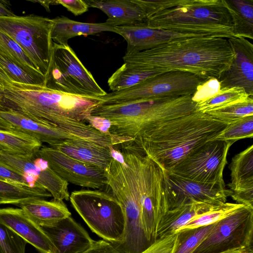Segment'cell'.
<instances>
[{
	"mask_svg": "<svg viewBox=\"0 0 253 253\" xmlns=\"http://www.w3.org/2000/svg\"><path fill=\"white\" fill-rule=\"evenodd\" d=\"M99 97L64 93L40 84L13 81L0 90V111H11L35 122L59 128L81 139L108 147L113 146L110 135L88 124Z\"/></svg>",
	"mask_w": 253,
	"mask_h": 253,
	"instance_id": "cell-1",
	"label": "cell"
},
{
	"mask_svg": "<svg viewBox=\"0 0 253 253\" xmlns=\"http://www.w3.org/2000/svg\"><path fill=\"white\" fill-rule=\"evenodd\" d=\"M234 57L228 38L204 37L173 40L126 53L123 59L125 63L138 70L159 73L180 71L207 81L217 79Z\"/></svg>",
	"mask_w": 253,
	"mask_h": 253,
	"instance_id": "cell-2",
	"label": "cell"
},
{
	"mask_svg": "<svg viewBox=\"0 0 253 253\" xmlns=\"http://www.w3.org/2000/svg\"><path fill=\"white\" fill-rule=\"evenodd\" d=\"M228 125L206 113L189 115L155 124L126 143L169 170L193 151L214 140Z\"/></svg>",
	"mask_w": 253,
	"mask_h": 253,
	"instance_id": "cell-3",
	"label": "cell"
},
{
	"mask_svg": "<svg viewBox=\"0 0 253 253\" xmlns=\"http://www.w3.org/2000/svg\"><path fill=\"white\" fill-rule=\"evenodd\" d=\"M146 17V27L234 37L230 14L223 0H133Z\"/></svg>",
	"mask_w": 253,
	"mask_h": 253,
	"instance_id": "cell-4",
	"label": "cell"
},
{
	"mask_svg": "<svg viewBox=\"0 0 253 253\" xmlns=\"http://www.w3.org/2000/svg\"><path fill=\"white\" fill-rule=\"evenodd\" d=\"M193 95L169 97L119 105H97L91 116L110 123L109 134L113 146L134 139L143 131L162 122L196 111Z\"/></svg>",
	"mask_w": 253,
	"mask_h": 253,
	"instance_id": "cell-5",
	"label": "cell"
},
{
	"mask_svg": "<svg viewBox=\"0 0 253 253\" xmlns=\"http://www.w3.org/2000/svg\"><path fill=\"white\" fill-rule=\"evenodd\" d=\"M70 201L90 230L114 245L123 239L125 218L122 206L110 192L81 189L71 192Z\"/></svg>",
	"mask_w": 253,
	"mask_h": 253,
	"instance_id": "cell-6",
	"label": "cell"
},
{
	"mask_svg": "<svg viewBox=\"0 0 253 253\" xmlns=\"http://www.w3.org/2000/svg\"><path fill=\"white\" fill-rule=\"evenodd\" d=\"M52 19L35 15L0 17V31L14 41L46 78L53 42Z\"/></svg>",
	"mask_w": 253,
	"mask_h": 253,
	"instance_id": "cell-7",
	"label": "cell"
},
{
	"mask_svg": "<svg viewBox=\"0 0 253 253\" xmlns=\"http://www.w3.org/2000/svg\"><path fill=\"white\" fill-rule=\"evenodd\" d=\"M206 81L191 73L174 71L161 73L131 87L107 93L99 104L119 105L157 98L193 95Z\"/></svg>",
	"mask_w": 253,
	"mask_h": 253,
	"instance_id": "cell-8",
	"label": "cell"
},
{
	"mask_svg": "<svg viewBox=\"0 0 253 253\" xmlns=\"http://www.w3.org/2000/svg\"><path fill=\"white\" fill-rule=\"evenodd\" d=\"M45 85L64 93L101 97L106 92L68 45L53 43Z\"/></svg>",
	"mask_w": 253,
	"mask_h": 253,
	"instance_id": "cell-9",
	"label": "cell"
},
{
	"mask_svg": "<svg viewBox=\"0 0 253 253\" xmlns=\"http://www.w3.org/2000/svg\"><path fill=\"white\" fill-rule=\"evenodd\" d=\"M253 208L243 206L214 223L192 253H219L237 248L253 251Z\"/></svg>",
	"mask_w": 253,
	"mask_h": 253,
	"instance_id": "cell-10",
	"label": "cell"
},
{
	"mask_svg": "<svg viewBox=\"0 0 253 253\" xmlns=\"http://www.w3.org/2000/svg\"><path fill=\"white\" fill-rule=\"evenodd\" d=\"M231 142L213 140L205 143L169 171L193 180L224 184L223 172Z\"/></svg>",
	"mask_w": 253,
	"mask_h": 253,
	"instance_id": "cell-11",
	"label": "cell"
},
{
	"mask_svg": "<svg viewBox=\"0 0 253 253\" xmlns=\"http://www.w3.org/2000/svg\"><path fill=\"white\" fill-rule=\"evenodd\" d=\"M107 186L122 206L126 222L122 241L112 245L120 253H141L151 244L145 235L138 201L115 176L107 177Z\"/></svg>",
	"mask_w": 253,
	"mask_h": 253,
	"instance_id": "cell-12",
	"label": "cell"
},
{
	"mask_svg": "<svg viewBox=\"0 0 253 253\" xmlns=\"http://www.w3.org/2000/svg\"><path fill=\"white\" fill-rule=\"evenodd\" d=\"M38 156L68 183L93 189H103L107 185L104 169L75 159L49 146H42Z\"/></svg>",
	"mask_w": 253,
	"mask_h": 253,
	"instance_id": "cell-13",
	"label": "cell"
},
{
	"mask_svg": "<svg viewBox=\"0 0 253 253\" xmlns=\"http://www.w3.org/2000/svg\"><path fill=\"white\" fill-rule=\"evenodd\" d=\"M0 160L23 174L31 187L41 186L53 199L69 200L68 183L49 166L48 163L36 154L16 155L0 150Z\"/></svg>",
	"mask_w": 253,
	"mask_h": 253,
	"instance_id": "cell-14",
	"label": "cell"
},
{
	"mask_svg": "<svg viewBox=\"0 0 253 253\" xmlns=\"http://www.w3.org/2000/svg\"><path fill=\"white\" fill-rule=\"evenodd\" d=\"M165 176L169 210L192 202L224 203L232 192L225 184L198 182L167 170Z\"/></svg>",
	"mask_w": 253,
	"mask_h": 253,
	"instance_id": "cell-15",
	"label": "cell"
},
{
	"mask_svg": "<svg viewBox=\"0 0 253 253\" xmlns=\"http://www.w3.org/2000/svg\"><path fill=\"white\" fill-rule=\"evenodd\" d=\"M229 42L234 52L229 67L217 79L220 89L239 87L253 96V44L247 39L232 37Z\"/></svg>",
	"mask_w": 253,
	"mask_h": 253,
	"instance_id": "cell-16",
	"label": "cell"
},
{
	"mask_svg": "<svg viewBox=\"0 0 253 253\" xmlns=\"http://www.w3.org/2000/svg\"><path fill=\"white\" fill-rule=\"evenodd\" d=\"M114 33L121 35L126 41L127 48L126 53L145 50L176 40L213 37L204 33L181 32L142 26H117L114 28Z\"/></svg>",
	"mask_w": 253,
	"mask_h": 253,
	"instance_id": "cell-17",
	"label": "cell"
},
{
	"mask_svg": "<svg viewBox=\"0 0 253 253\" xmlns=\"http://www.w3.org/2000/svg\"><path fill=\"white\" fill-rule=\"evenodd\" d=\"M0 222L32 245L40 253H57L55 247L42 227L21 208H0Z\"/></svg>",
	"mask_w": 253,
	"mask_h": 253,
	"instance_id": "cell-18",
	"label": "cell"
},
{
	"mask_svg": "<svg viewBox=\"0 0 253 253\" xmlns=\"http://www.w3.org/2000/svg\"><path fill=\"white\" fill-rule=\"evenodd\" d=\"M42 228L55 247L57 253H82L94 242L84 228L71 216Z\"/></svg>",
	"mask_w": 253,
	"mask_h": 253,
	"instance_id": "cell-19",
	"label": "cell"
},
{
	"mask_svg": "<svg viewBox=\"0 0 253 253\" xmlns=\"http://www.w3.org/2000/svg\"><path fill=\"white\" fill-rule=\"evenodd\" d=\"M89 7L100 9L108 17L105 22L115 27L122 26H146V17L133 0H85Z\"/></svg>",
	"mask_w": 253,
	"mask_h": 253,
	"instance_id": "cell-20",
	"label": "cell"
},
{
	"mask_svg": "<svg viewBox=\"0 0 253 253\" xmlns=\"http://www.w3.org/2000/svg\"><path fill=\"white\" fill-rule=\"evenodd\" d=\"M0 117L10 124L13 130L28 134L51 147L66 139L79 138L58 127L35 122L11 111H0Z\"/></svg>",
	"mask_w": 253,
	"mask_h": 253,
	"instance_id": "cell-21",
	"label": "cell"
},
{
	"mask_svg": "<svg viewBox=\"0 0 253 253\" xmlns=\"http://www.w3.org/2000/svg\"><path fill=\"white\" fill-rule=\"evenodd\" d=\"M52 147L75 159L104 169L113 159L110 147L81 138L66 139Z\"/></svg>",
	"mask_w": 253,
	"mask_h": 253,
	"instance_id": "cell-22",
	"label": "cell"
},
{
	"mask_svg": "<svg viewBox=\"0 0 253 253\" xmlns=\"http://www.w3.org/2000/svg\"><path fill=\"white\" fill-rule=\"evenodd\" d=\"M52 20L51 38L53 43L60 45H68L69 39L77 36L94 35L103 32H114L115 27L105 22L84 23L63 16H57Z\"/></svg>",
	"mask_w": 253,
	"mask_h": 253,
	"instance_id": "cell-23",
	"label": "cell"
},
{
	"mask_svg": "<svg viewBox=\"0 0 253 253\" xmlns=\"http://www.w3.org/2000/svg\"><path fill=\"white\" fill-rule=\"evenodd\" d=\"M222 204L192 202L169 210L161 222L157 239L178 233L182 227L193 218Z\"/></svg>",
	"mask_w": 253,
	"mask_h": 253,
	"instance_id": "cell-24",
	"label": "cell"
},
{
	"mask_svg": "<svg viewBox=\"0 0 253 253\" xmlns=\"http://www.w3.org/2000/svg\"><path fill=\"white\" fill-rule=\"evenodd\" d=\"M25 213L41 227L50 226L71 216L63 201L45 199L30 200L19 205Z\"/></svg>",
	"mask_w": 253,
	"mask_h": 253,
	"instance_id": "cell-25",
	"label": "cell"
},
{
	"mask_svg": "<svg viewBox=\"0 0 253 253\" xmlns=\"http://www.w3.org/2000/svg\"><path fill=\"white\" fill-rule=\"evenodd\" d=\"M229 168L230 190L235 191L253 187V145L233 157Z\"/></svg>",
	"mask_w": 253,
	"mask_h": 253,
	"instance_id": "cell-26",
	"label": "cell"
},
{
	"mask_svg": "<svg viewBox=\"0 0 253 253\" xmlns=\"http://www.w3.org/2000/svg\"><path fill=\"white\" fill-rule=\"evenodd\" d=\"M232 18L234 37L253 39V0H223Z\"/></svg>",
	"mask_w": 253,
	"mask_h": 253,
	"instance_id": "cell-27",
	"label": "cell"
},
{
	"mask_svg": "<svg viewBox=\"0 0 253 253\" xmlns=\"http://www.w3.org/2000/svg\"><path fill=\"white\" fill-rule=\"evenodd\" d=\"M42 146L40 141L26 133L16 130H0L1 150L8 154H36Z\"/></svg>",
	"mask_w": 253,
	"mask_h": 253,
	"instance_id": "cell-28",
	"label": "cell"
},
{
	"mask_svg": "<svg viewBox=\"0 0 253 253\" xmlns=\"http://www.w3.org/2000/svg\"><path fill=\"white\" fill-rule=\"evenodd\" d=\"M51 196L50 193L41 186H24L0 180V205L11 204L18 207L30 200Z\"/></svg>",
	"mask_w": 253,
	"mask_h": 253,
	"instance_id": "cell-29",
	"label": "cell"
},
{
	"mask_svg": "<svg viewBox=\"0 0 253 253\" xmlns=\"http://www.w3.org/2000/svg\"><path fill=\"white\" fill-rule=\"evenodd\" d=\"M0 54L18 65L41 84L45 85V76L38 70L20 47L0 31Z\"/></svg>",
	"mask_w": 253,
	"mask_h": 253,
	"instance_id": "cell-30",
	"label": "cell"
},
{
	"mask_svg": "<svg viewBox=\"0 0 253 253\" xmlns=\"http://www.w3.org/2000/svg\"><path fill=\"white\" fill-rule=\"evenodd\" d=\"M160 73L135 69L124 63L108 79V84L112 92L119 91L131 87Z\"/></svg>",
	"mask_w": 253,
	"mask_h": 253,
	"instance_id": "cell-31",
	"label": "cell"
},
{
	"mask_svg": "<svg viewBox=\"0 0 253 253\" xmlns=\"http://www.w3.org/2000/svg\"><path fill=\"white\" fill-rule=\"evenodd\" d=\"M249 96L241 88L232 87L220 89L212 96L196 102V111L205 113L243 101Z\"/></svg>",
	"mask_w": 253,
	"mask_h": 253,
	"instance_id": "cell-32",
	"label": "cell"
},
{
	"mask_svg": "<svg viewBox=\"0 0 253 253\" xmlns=\"http://www.w3.org/2000/svg\"><path fill=\"white\" fill-rule=\"evenodd\" d=\"M211 118L228 125L244 117L253 116V96L222 108L205 113Z\"/></svg>",
	"mask_w": 253,
	"mask_h": 253,
	"instance_id": "cell-33",
	"label": "cell"
},
{
	"mask_svg": "<svg viewBox=\"0 0 253 253\" xmlns=\"http://www.w3.org/2000/svg\"><path fill=\"white\" fill-rule=\"evenodd\" d=\"M245 206L238 203L225 202L216 208L199 215L190 220L179 231L194 229L215 223Z\"/></svg>",
	"mask_w": 253,
	"mask_h": 253,
	"instance_id": "cell-34",
	"label": "cell"
},
{
	"mask_svg": "<svg viewBox=\"0 0 253 253\" xmlns=\"http://www.w3.org/2000/svg\"><path fill=\"white\" fill-rule=\"evenodd\" d=\"M253 136V116H248L229 124L214 139L235 142Z\"/></svg>",
	"mask_w": 253,
	"mask_h": 253,
	"instance_id": "cell-35",
	"label": "cell"
},
{
	"mask_svg": "<svg viewBox=\"0 0 253 253\" xmlns=\"http://www.w3.org/2000/svg\"><path fill=\"white\" fill-rule=\"evenodd\" d=\"M214 225V223L178 232L179 244L174 253H192L208 236Z\"/></svg>",
	"mask_w": 253,
	"mask_h": 253,
	"instance_id": "cell-36",
	"label": "cell"
},
{
	"mask_svg": "<svg viewBox=\"0 0 253 253\" xmlns=\"http://www.w3.org/2000/svg\"><path fill=\"white\" fill-rule=\"evenodd\" d=\"M27 243L0 222V253H25Z\"/></svg>",
	"mask_w": 253,
	"mask_h": 253,
	"instance_id": "cell-37",
	"label": "cell"
},
{
	"mask_svg": "<svg viewBox=\"0 0 253 253\" xmlns=\"http://www.w3.org/2000/svg\"><path fill=\"white\" fill-rule=\"evenodd\" d=\"M0 66L14 81L26 84H42L18 65L0 54Z\"/></svg>",
	"mask_w": 253,
	"mask_h": 253,
	"instance_id": "cell-38",
	"label": "cell"
},
{
	"mask_svg": "<svg viewBox=\"0 0 253 253\" xmlns=\"http://www.w3.org/2000/svg\"><path fill=\"white\" fill-rule=\"evenodd\" d=\"M179 244L178 232L157 239L141 253H174Z\"/></svg>",
	"mask_w": 253,
	"mask_h": 253,
	"instance_id": "cell-39",
	"label": "cell"
},
{
	"mask_svg": "<svg viewBox=\"0 0 253 253\" xmlns=\"http://www.w3.org/2000/svg\"><path fill=\"white\" fill-rule=\"evenodd\" d=\"M0 180L19 185L31 186L28 180L23 174L1 160H0Z\"/></svg>",
	"mask_w": 253,
	"mask_h": 253,
	"instance_id": "cell-40",
	"label": "cell"
},
{
	"mask_svg": "<svg viewBox=\"0 0 253 253\" xmlns=\"http://www.w3.org/2000/svg\"><path fill=\"white\" fill-rule=\"evenodd\" d=\"M220 90L219 82L216 79H211L199 86L197 91L192 96V100L198 102L207 99Z\"/></svg>",
	"mask_w": 253,
	"mask_h": 253,
	"instance_id": "cell-41",
	"label": "cell"
},
{
	"mask_svg": "<svg viewBox=\"0 0 253 253\" xmlns=\"http://www.w3.org/2000/svg\"><path fill=\"white\" fill-rule=\"evenodd\" d=\"M54 4H60L75 16L81 15L86 12L89 8L84 0H56Z\"/></svg>",
	"mask_w": 253,
	"mask_h": 253,
	"instance_id": "cell-42",
	"label": "cell"
},
{
	"mask_svg": "<svg viewBox=\"0 0 253 253\" xmlns=\"http://www.w3.org/2000/svg\"><path fill=\"white\" fill-rule=\"evenodd\" d=\"M230 196L237 203L253 208V187L232 191Z\"/></svg>",
	"mask_w": 253,
	"mask_h": 253,
	"instance_id": "cell-43",
	"label": "cell"
},
{
	"mask_svg": "<svg viewBox=\"0 0 253 253\" xmlns=\"http://www.w3.org/2000/svg\"><path fill=\"white\" fill-rule=\"evenodd\" d=\"M82 253H120L112 244L104 240L94 241L92 246Z\"/></svg>",
	"mask_w": 253,
	"mask_h": 253,
	"instance_id": "cell-44",
	"label": "cell"
},
{
	"mask_svg": "<svg viewBox=\"0 0 253 253\" xmlns=\"http://www.w3.org/2000/svg\"><path fill=\"white\" fill-rule=\"evenodd\" d=\"M13 80L0 66V90L11 84Z\"/></svg>",
	"mask_w": 253,
	"mask_h": 253,
	"instance_id": "cell-45",
	"label": "cell"
},
{
	"mask_svg": "<svg viewBox=\"0 0 253 253\" xmlns=\"http://www.w3.org/2000/svg\"><path fill=\"white\" fill-rule=\"evenodd\" d=\"M15 14L10 11L8 7L4 3V1H0V16H11Z\"/></svg>",
	"mask_w": 253,
	"mask_h": 253,
	"instance_id": "cell-46",
	"label": "cell"
},
{
	"mask_svg": "<svg viewBox=\"0 0 253 253\" xmlns=\"http://www.w3.org/2000/svg\"><path fill=\"white\" fill-rule=\"evenodd\" d=\"M248 252L253 253V251H249L247 249L242 247L228 250L219 253H246Z\"/></svg>",
	"mask_w": 253,
	"mask_h": 253,
	"instance_id": "cell-47",
	"label": "cell"
},
{
	"mask_svg": "<svg viewBox=\"0 0 253 253\" xmlns=\"http://www.w3.org/2000/svg\"><path fill=\"white\" fill-rule=\"evenodd\" d=\"M9 124L0 117V130H6L8 128Z\"/></svg>",
	"mask_w": 253,
	"mask_h": 253,
	"instance_id": "cell-48",
	"label": "cell"
},
{
	"mask_svg": "<svg viewBox=\"0 0 253 253\" xmlns=\"http://www.w3.org/2000/svg\"><path fill=\"white\" fill-rule=\"evenodd\" d=\"M249 253V252H248V253Z\"/></svg>",
	"mask_w": 253,
	"mask_h": 253,
	"instance_id": "cell-49",
	"label": "cell"
},
{
	"mask_svg": "<svg viewBox=\"0 0 253 253\" xmlns=\"http://www.w3.org/2000/svg\"><path fill=\"white\" fill-rule=\"evenodd\" d=\"M0 150H1V148H0Z\"/></svg>",
	"mask_w": 253,
	"mask_h": 253,
	"instance_id": "cell-50",
	"label": "cell"
}]
</instances>
